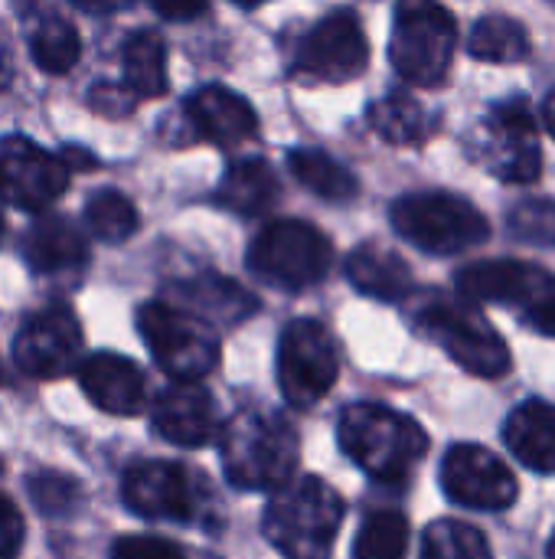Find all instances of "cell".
<instances>
[{
    "label": "cell",
    "mask_w": 555,
    "mask_h": 559,
    "mask_svg": "<svg viewBox=\"0 0 555 559\" xmlns=\"http://www.w3.org/2000/svg\"><path fill=\"white\" fill-rule=\"evenodd\" d=\"M29 495H33L39 511L62 514V511L72 508V498L79 495V488H75L72 478H62V475H36L29 481Z\"/></svg>",
    "instance_id": "obj_33"
},
{
    "label": "cell",
    "mask_w": 555,
    "mask_h": 559,
    "mask_svg": "<svg viewBox=\"0 0 555 559\" xmlns=\"http://www.w3.org/2000/svg\"><path fill=\"white\" fill-rule=\"evenodd\" d=\"M458 43V23L438 0H399L393 13L389 59L396 72L422 88L445 82Z\"/></svg>",
    "instance_id": "obj_5"
},
{
    "label": "cell",
    "mask_w": 555,
    "mask_h": 559,
    "mask_svg": "<svg viewBox=\"0 0 555 559\" xmlns=\"http://www.w3.org/2000/svg\"><path fill=\"white\" fill-rule=\"evenodd\" d=\"M442 491L471 511H507L520 488L514 472L481 445H455L442 462Z\"/></svg>",
    "instance_id": "obj_15"
},
{
    "label": "cell",
    "mask_w": 555,
    "mask_h": 559,
    "mask_svg": "<svg viewBox=\"0 0 555 559\" xmlns=\"http://www.w3.org/2000/svg\"><path fill=\"white\" fill-rule=\"evenodd\" d=\"M504 442L527 468L550 475L555 472V403L530 400L507 416Z\"/></svg>",
    "instance_id": "obj_23"
},
{
    "label": "cell",
    "mask_w": 555,
    "mask_h": 559,
    "mask_svg": "<svg viewBox=\"0 0 555 559\" xmlns=\"http://www.w3.org/2000/svg\"><path fill=\"white\" fill-rule=\"evenodd\" d=\"M415 324L432 344H438L461 370L474 377L497 380L510 370V350L504 337L468 298L429 292L415 308Z\"/></svg>",
    "instance_id": "obj_4"
},
{
    "label": "cell",
    "mask_w": 555,
    "mask_h": 559,
    "mask_svg": "<svg viewBox=\"0 0 555 559\" xmlns=\"http://www.w3.org/2000/svg\"><path fill=\"white\" fill-rule=\"evenodd\" d=\"M422 559H494L487 537L464 521H435L422 537Z\"/></svg>",
    "instance_id": "obj_32"
},
{
    "label": "cell",
    "mask_w": 555,
    "mask_h": 559,
    "mask_svg": "<svg viewBox=\"0 0 555 559\" xmlns=\"http://www.w3.org/2000/svg\"><path fill=\"white\" fill-rule=\"evenodd\" d=\"M330 262V239L304 219H275L249 246L252 275L285 292H301L324 282Z\"/></svg>",
    "instance_id": "obj_9"
},
{
    "label": "cell",
    "mask_w": 555,
    "mask_h": 559,
    "mask_svg": "<svg viewBox=\"0 0 555 559\" xmlns=\"http://www.w3.org/2000/svg\"><path fill=\"white\" fill-rule=\"evenodd\" d=\"M0 174H3V200L20 210H46L69 190L72 167L62 154H49L36 147L29 138L10 134L0 141Z\"/></svg>",
    "instance_id": "obj_14"
},
{
    "label": "cell",
    "mask_w": 555,
    "mask_h": 559,
    "mask_svg": "<svg viewBox=\"0 0 555 559\" xmlns=\"http://www.w3.org/2000/svg\"><path fill=\"white\" fill-rule=\"evenodd\" d=\"M23 547V518L10 498L0 495V559H13Z\"/></svg>",
    "instance_id": "obj_36"
},
{
    "label": "cell",
    "mask_w": 555,
    "mask_h": 559,
    "mask_svg": "<svg viewBox=\"0 0 555 559\" xmlns=\"http://www.w3.org/2000/svg\"><path fill=\"white\" fill-rule=\"evenodd\" d=\"M23 20H26V43H29V56L33 62L49 72V75H62L69 72L79 56H82V39L79 29L49 3L36 0V7H23Z\"/></svg>",
    "instance_id": "obj_21"
},
{
    "label": "cell",
    "mask_w": 555,
    "mask_h": 559,
    "mask_svg": "<svg viewBox=\"0 0 555 559\" xmlns=\"http://www.w3.org/2000/svg\"><path fill=\"white\" fill-rule=\"evenodd\" d=\"M88 102H92V108L95 111H101V115H111V118H118V115H128L131 108H134V92L124 85H95L92 92H88Z\"/></svg>",
    "instance_id": "obj_37"
},
{
    "label": "cell",
    "mask_w": 555,
    "mask_h": 559,
    "mask_svg": "<svg viewBox=\"0 0 555 559\" xmlns=\"http://www.w3.org/2000/svg\"><path fill=\"white\" fill-rule=\"evenodd\" d=\"M471 56L481 62H523L530 56V33L504 13L481 16L471 33Z\"/></svg>",
    "instance_id": "obj_27"
},
{
    "label": "cell",
    "mask_w": 555,
    "mask_h": 559,
    "mask_svg": "<svg viewBox=\"0 0 555 559\" xmlns=\"http://www.w3.org/2000/svg\"><path fill=\"white\" fill-rule=\"evenodd\" d=\"M72 3L88 13H114V10H124L131 0H72Z\"/></svg>",
    "instance_id": "obj_40"
},
{
    "label": "cell",
    "mask_w": 555,
    "mask_h": 559,
    "mask_svg": "<svg viewBox=\"0 0 555 559\" xmlns=\"http://www.w3.org/2000/svg\"><path fill=\"white\" fill-rule=\"evenodd\" d=\"M13 79V49H10V36L0 26V88H7Z\"/></svg>",
    "instance_id": "obj_39"
},
{
    "label": "cell",
    "mask_w": 555,
    "mask_h": 559,
    "mask_svg": "<svg viewBox=\"0 0 555 559\" xmlns=\"http://www.w3.org/2000/svg\"><path fill=\"white\" fill-rule=\"evenodd\" d=\"M478 157L507 183H533L543 170L540 131L527 98L497 102L478 131Z\"/></svg>",
    "instance_id": "obj_11"
},
{
    "label": "cell",
    "mask_w": 555,
    "mask_h": 559,
    "mask_svg": "<svg viewBox=\"0 0 555 559\" xmlns=\"http://www.w3.org/2000/svg\"><path fill=\"white\" fill-rule=\"evenodd\" d=\"M124 504L147 521L186 524L200 511V485L193 472L177 462H141L124 475Z\"/></svg>",
    "instance_id": "obj_16"
},
{
    "label": "cell",
    "mask_w": 555,
    "mask_h": 559,
    "mask_svg": "<svg viewBox=\"0 0 555 559\" xmlns=\"http://www.w3.org/2000/svg\"><path fill=\"white\" fill-rule=\"evenodd\" d=\"M0 236H3V216H0Z\"/></svg>",
    "instance_id": "obj_45"
},
{
    "label": "cell",
    "mask_w": 555,
    "mask_h": 559,
    "mask_svg": "<svg viewBox=\"0 0 555 559\" xmlns=\"http://www.w3.org/2000/svg\"><path fill=\"white\" fill-rule=\"evenodd\" d=\"M275 200H278V177L258 157L236 160L216 190V203L239 216H262L265 210L275 206Z\"/></svg>",
    "instance_id": "obj_24"
},
{
    "label": "cell",
    "mask_w": 555,
    "mask_h": 559,
    "mask_svg": "<svg viewBox=\"0 0 555 559\" xmlns=\"http://www.w3.org/2000/svg\"><path fill=\"white\" fill-rule=\"evenodd\" d=\"M370 124L389 144H419L429 134V115L409 92H386L373 102Z\"/></svg>",
    "instance_id": "obj_28"
},
{
    "label": "cell",
    "mask_w": 555,
    "mask_h": 559,
    "mask_svg": "<svg viewBox=\"0 0 555 559\" xmlns=\"http://www.w3.org/2000/svg\"><path fill=\"white\" fill-rule=\"evenodd\" d=\"M389 219L406 242L432 255H458L481 246L491 233L484 213L471 200L445 190L399 197L389 210Z\"/></svg>",
    "instance_id": "obj_6"
},
{
    "label": "cell",
    "mask_w": 555,
    "mask_h": 559,
    "mask_svg": "<svg viewBox=\"0 0 555 559\" xmlns=\"http://www.w3.org/2000/svg\"><path fill=\"white\" fill-rule=\"evenodd\" d=\"M347 278L357 292L376 301H406L412 295L409 262L379 242H363L347 255Z\"/></svg>",
    "instance_id": "obj_22"
},
{
    "label": "cell",
    "mask_w": 555,
    "mask_h": 559,
    "mask_svg": "<svg viewBox=\"0 0 555 559\" xmlns=\"http://www.w3.org/2000/svg\"><path fill=\"white\" fill-rule=\"evenodd\" d=\"M553 3H555V0H553Z\"/></svg>",
    "instance_id": "obj_46"
},
{
    "label": "cell",
    "mask_w": 555,
    "mask_h": 559,
    "mask_svg": "<svg viewBox=\"0 0 555 559\" xmlns=\"http://www.w3.org/2000/svg\"><path fill=\"white\" fill-rule=\"evenodd\" d=\"M510 223H514L517 236H523V239L555 242V203H523Z\"/></svg>",
    "instance_id": "obj_35"
},
{
    "label": "cell",
    "mask_w": 555,
    "mask_h": 559,
    "mask_svg": "<svg viewBox=\"0 0 555 559\" xmlns=\"http://www.w3.org/2000/svg\"><path fill=\"white\" fill-rule=\"evenodd\" d=\"M288 170L294 174V180L304 190H311L314 197L330 200V203H347L360 190L353 170L317 147H294L288 154Z\"/></svg>",
    "instance_id": "obj_25"
},
{
    "label": "cell",
    "mask_w": 555,
    "mask_h": 559,
    "mask_svg": "<svg viewBox=\"0 0 555 559\" xmlns=\"http://www.w3.org/2000/svg\"><path fill=\"white\" fill-rule=\"evenodd\" d=\"M222 472L242 491H278L291 481L301 455L294 426L272 409L236 413L219 439Z\"/></svg>",
    "instance_id": "obj_2"
},
{
    "label": "cell",
    "mask_w": 555,
    "mask_h": 559,
    "mask_svg": "<svg viewBox=\"0 0 555 559\" xmlns=\"http://www.w3.org/2000/svg\"><path fill=\"white\" fill-rule=\"evenodd\" d=\"M186 118L193 131L213 144L236 147L249 141L258 128L255 108L226 85H203L186 98Z\"/></svg>",
    "instance_id": "obj_19"
},
{
    "label": "cell",
    "mask_w": 555,
    "mask_h": 559,
    "mask_svg": "<svg viewBox=\"0 0 555 559\" xmlns=\"http://www.w3.org/2000/svg\"><path fill=\"white\" fill-rule=\"evenodd\" d=\"M340 373V357L334 334L314 321L298 318L281 331L278 341V386L294 409H311L321 403Z\"/></svg>",
    "instance_id": "obj_10"
},
{
    "label": "cell",
    "mask_w": 555,
    "mask_h": 559,
    "mask_svg": "<svg viewBox=\"0 0 555 559\" xmlns=\"http://www.w3.org/2000/svg\"><path fill=\"white\" fill-rule=\"evenodd\" d=\"M337 439L350 462L383 485L409 481L429 452L425 429L412 416L379 403L347 406L337 423Z\"/></svg>",
    "instance_id": "obj_1"
},
{
    "label": "cell",
    "mask_w": 555,
    "mask_h": 559,
    "mask_svg": "<svg viewBox=\"0 0 555 559\" xmlns=\"http://www.w3.org/2000/svg\"><path fill=\"white\" fill-rule=\"evenodd\" d=\"M82 393L111 416H137L144 409V373L121 354H92L79 364Z\"/></svg>",
    "instance_id": "obj_18"
},
{
    "label": "cell",
    "mask_w": 555,
    "mask_h": 559,
    "mask_svg": "<svg viewBox=\"0 0 555 559\" xmlns=\"http://www.w3.org/2000/svg\"><path fill=\"white\" fill-rule=\"evenodd\" d=\"M23 259L36 275H79L88 265V242L65 216H43L26 229Z\"/></svg>",
    "instance_id": "obj_20"
},
{
    "label": "cell",
    "mask_w": 555,
    "mask_h": 559,
    "mask_svg": "<svg viewBox=\"0 0 555 559\" xmlns=\"http://www.w3.org/2000/svg\"><path fill=\"white\" fill-rule=\"evenodd\" d=\"M150 7L164 16V20H173V23H183V20H193L206 10V0H150Z\"/></svg>",
    "instance_id": "obj_38"
},
{
    "label": "cell",
    "mask_w": 555,
    "mask_h": 559,
    "mask_svg": "<svg viewBox=\"0 0 555 559\" xmlns=\"http://www.w3.org/2000/svg\"><path fill=\"white\" fill-rule=\"evenodd\" d=\"M546 559H555V534L553 540H550V547H546Z\"/></svg>",
    "instance_id": "obj_43"
},
{
    "label": "cell",
    "mask_w": 555,
    "mask_h": 559,
    "mask_svg": "<svg viewBox=\"0 0 555 559\" xmlns=\"http://www.w3.org/2000/svg\"><path fill=\"white\" fill-rule=\"evenodd\" d=\"M458 288L474 305H507L533 331L555 337V275L517 259H487L458 272Z\"/></svg>",
    "instance_id": "obj_8"
},
{
    "label": "cell",
    "mask_w": 555,
    "mask_h": 559,
    "mask_svg": "<svg viewBox=\"0 0 555 559\" xmlns=\"http://www.w3.org/2000/svg\"><path fill=\"white\" fill-rule=\"evenodd\" d=\"M370 66V43L353 10H334L301 39L291 72L304 82H353Z\"/></svg>",
    "instance_id": "obj_12"
},
{
    "label": "cell",
    "mask_w": 555,
    "mask_h": 559,
    "mask_svg": "<svg viewBox=\"0 0 555 559\" xmlns=\"http://www.w3.org/2000/svg\"><path fill=\"white\" fill-rule=\"evenodd\" d=\"M406 550L409 521L399 511H373L353 540V559H406Z\"/></svg>",
    "instance_id": "obj_30"
},
{
    "label": "cell",
    "mask_w": 555,
    "mask_h": 559,
    "mask_svg": "<svg viewBox=\"0 0 555 559\" xmlns=\"http://www.w3.org/2000/svg\"><path fill=\"white\" fill-rule=\"evenodd\" d=\"M0 197H3V174H0Z\"/></svg>",
    "instance_id": "obj_44"
},
{
    "label": "cell",
    "mask_w": 555,
    "mask_h": 559,
    "mask_svg": "<svg viewBox=\"0 0 555 559\" xmlns=\"http://www.w3.org/2000/svg\"><path fill=\"white\" fill-rule=\"evenodd\" d=\"M343 518V498L327 481L307 475L272 495L262 527L285 559H330Z\"/></svg>",
    "instance_id": "obj_3"
},
{
    "label": "cell",
    "mask_w": 555,
    "mask_h": 559,
    "mask_svg": "<svg viewBox=\"0 0 555 559\" xmlns=\"http://www.w3.org/2000/svg\"><path fill=\"white\" fill-rule=\"evenodd\" d=\"M124 85L134 98H160L167 92V46L157 33L137 29L121 49Z\"/></svg>",
    "instance_id": "obj_26"
},
{
    "label": "cell",
    "mask_w": 555,
    "mask_h": 559,
    "mask_svg": "<svg viewBox=\"0 0 555 559\" xmlns=\"http://www.w3.org/2000/svg\"><path fill=\"white\" fill-rule=\"evenodd\" d=\"M543 115H546V128L553 131L555 138V88L546 95V105H543Z\"/></svg>",
    "instance_id": "obj_41"
},
{
    "label": "cell",
    "mask_w": 555,
    "mask_h": 559,
    "mask_svg": "<svg viewBox=\"0 0 555 559\" xmlns=\"http://www.w3.org/2000/svg\"><path fill=\"white\" fill-rule=\"evenodd\" d=\"M232 3H239V7H258V3H265V0H232Z\"/></svg>",
    "instance_id": "obj_42"
},
{
    "label": "cell",
    "mask_w": 555,
    "mask_h": 559,
    "mask_svg": "<svg viewBox=\"0 0 555 559\" xmlns=\"http://www.w3.org/2000/svg\"><path fill=\"white\" fill-rule=\"evenodd\" d=\"M111 559H186L183 550L164 537H150V534H131L114 540Z\"/></svg>",
    "instance_id": "obj_34"
},
{
    "label": "cell",
    "mask_w": 555,
    "mask_h": 559,
    "mask_svg": "<svg viewBox=\"0 0 555 559\" xmlns=\"http://www.w3.org/2000/svg\"><path fill=\"white\" fill-rule=\"evenodd\" d=\"M183 295H186V301L193 308L203 311L206 321L213 318V321L236 324V321L249 318L258 308V301L245 288H239L229 278H219V275H200V278L186 282L183 285Z\"/></svg>",
    "instance_id": "obj_29"
},
{
    "label": "cell",
    "mask_w": 555,
    "mask_h": 559,
    "mask_svg": "<svg viewBox=\"0 0 555 559\" xmlns=\"http://www.w3.org/2000/svg\"><path fill=\"white\" fill-rule=\"evenodd\" d=\"M137 331L154 364L177 383H200L219 364V334L193 311L147 301L137 311Z\"/></svg>",
    "instance_id": "obj_7"
},
{
    "label": "cell",
    "mask_w": 555,
    "mask_h": 559,
    "mask_svg": "<svg viewBox=\"0 0 555 559\" xmlns=\"http://www.w3.org/2000/svg\"><path fill=\"white\" fill-rule=\"evenodd\" d=\"M85 226L101 242H128L137 233L141 219H137L134 203L124 193H118V190H98L85 203Z\"/></svg>",
    "instance_id": "obj_31"
},
{
    "label": "cell",
    "mask_w": 555,
    "mask_h": 559,
    "mask_svg": "<svg viewBox=\"0 0 555 559\" xmlns=\"http://www.w3.org/2000/svg\"><path fill=\"white\" fill-rule=\"evenodd\" d=\"M150 423L157 436L177 449H203L219 436L216 400L200 383L167 386L150 409Z\"/></svg>",
    "instance_id": "obj_17"
},
{
    "label": "cell",
    "mask_w": 555,
    "mask_h": 559,
    "mask_svg": "<svg viewBox=\"0 0 555 559\" xmlns=\"http://www.w3.org/2000/svg\"><path fill=\"white\" fill-rule=\"evenodd\" d=\"M82 350L79 318L65 305L43 308L29 314L13 337V360L33 380H59L65 377Z\"/></svg>",
    "instance_id": "obj_13"
}]
</instances>
